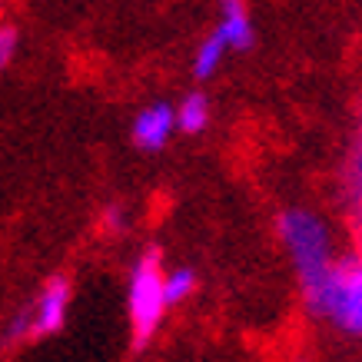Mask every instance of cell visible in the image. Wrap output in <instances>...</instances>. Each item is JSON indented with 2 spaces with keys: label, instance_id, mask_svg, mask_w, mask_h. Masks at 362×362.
I'll return each instance as SVG.
<instances>
[{
  "label": "cell",
  "instance_id": "52a82bcc",
  "mask_svg": "<svg viewBox=\"0 0 362 362\" xmlns=\"http://www.w3.org/2000/svg\"><path fill=\"white\" fill-rule=\"evenodd\" d=\"M223 50H226V40H223L220 30H213L197 47V57H193V77L197 80H209L216 74V66L223 64Z\"/></svg>",
  "mask_w": 362,
  "mask_h": 362
},
{
  "label": "cell",
  "instance_id": "8992f818",
  "mask_svg": "<svg viewBox=\"0 0 362 362\" xmlns=\"http://www.w3.org/2000/svg\"><path fill=\"white\" fill-rule=\"evenodd\" d=\"M216 30L223 33L226 47L233 50H250L252 47V21L246 17L243 4H223V17H220V27Z\"/></svg>",
  "mask_w": 362,
  "mask_h": 362
},
{
  "label": "cell",
  "instance_id": "8fae6325",
  "mask_svg": "<svg viewBox=\"0 0 362 362\" xmlns=\"http://www.w3.org/2000/svg\"><path fill=\"white\" fill-rule=\"evenodd\" d=\"M103 226H107V230H120L123 226V206H107V213H103Z\"/></svg>",
  "mask_w": 362,
  "mask_h": 362
},
{
  "label": "cell",
  "instance_id": "7a4b0ae2",
  "mask_svg": "<svg viewBox=\"0 0 362 362\" xmlns=\"http://www.w3.org/2000/svg\"><path fill=\"white\" fill-rule=\"evenodd\" d=\"M313 313L329 316L339 329L362 336V259H342L332 266L329 279L306 296Z\"/></svg>",
  "mask_w": 362,
  "mask_h": 362
},
{
  "label": "cell",
  "instance_id": "277c9868",
  "mask_svg": "<svg viewBox=\"0 0 362 362\" xmlns=\"http://www.w3.org/2000/svg\"><path fill=\"white\" fill-rule=\"evenodd\" d=\"M66 303H70V283H66V276H54L33 306V336H47V332L60 329L66 319Z\"/></svg>",
  "mask_w": 362,
  "mask_h": 362
},
{
  "label": "cell",
  "instance_id": "3957f363",
  "mask_svg": "<svg viewBox=\"0 0 362 362\" xmlns=\"http://www.w3.org/2000/svg\"><path fill=\"white\" fill-rule=\"evenodd\" d=\"M166 273L160 269V252L150 250L140 256V263L133 266L130 279V319H133V342L146 346L150 336L156 332L160 319L166 309V293H163Z\"/></svg>",
  "mask_w": 362,
  "mask_h": 362
},
{
  "label": "cell",
  "instance_id": "6da1fadb",
  "mask_svg": "<svg viewBox=\"0 0 362 362\" xmlns=\"http://www.w3.org/2000/svg\"><path fill=\"white\" fill-rule=\"evenodd\" d=\"M279 236H283L286 250L293 252V263L299 269V279H303V289L316 293L319 286L329 279L332 273V243L326 226L306 213V209H289L279 216Z\"/></svg>",
  "mask_w": 362,
  "mask_h": 362
},
{
  "label": "cell",
  "instance_id": "5b68a950",
  "mask_svg": "<svg viewBox=\"0 0 362 362\" xmlns=\"http://www.w3.org/2000/svg\"><path fill=\"white\" fill-rule=\"evenodd\" d=\"M173 127H176L173 107H170V103H153V107L140 110V117L133 120V143H136L140 150H160V146L170 140Z\"/></svg>",
  "mask_w": 362,
  "mask_h": 362
},
{
  "label": "cell",
  "instance_id": "30bf717a",
  "mask_svg": "<svg viewBox=\"0 0 362 362\" xmlns=\"http://www.w3.org/2000/svg\"><path fill=\"white\" fill-rule=\"evenodd\" d=\"M13 50H17V30H13L11 23H4L0 27V64L4 66L13 60Z\"/></svg>",
  "mask_w": 362,
  "mask_h": 362
},
{
  "label": "cell",
  "instance_id": "9c48e42d",
  "mask_svg": "<svg viewBox=\"0 0 362 362\" xmlns=\"http://www.w3.org/2000/svg\"><path fill=\"white\" fill-rule=\"evenodd\" d=\"M193 289H197V276H193V269H170V273H166V283H163L166 306L183 303Z\"/></svg>",
  "mask_w": 362,
  "mask_h": 362
},
{
  "label": "cell",
  "instance_id": "ba28073f",
  "mask_svg": "<svg viewBox=\"0 0 362 362\" xmlns=\"http://www.w3.org/2000/svg\"><path fill=\"white\" fill-rule=\"evenodd\" d=\"M209 120V103L203 93H187L183 103L176 107V127L183 133H199Z\"/></svg>",
  "mask_w": 362,
  "mask_h": 362
}]
</instances>
